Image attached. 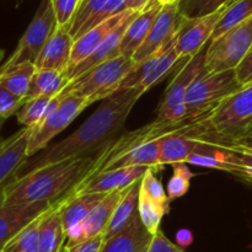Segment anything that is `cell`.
<instances>
[{
    "mask_svg": "<svg viewBox=\"0 0 252 252\" xmlns=\"http://www.w3.org/2000/svg\"><path fill=\"white\" fill-rule=\"evenodd\" d=\"M143 94L139 89H129L108 96L102 105L69 137L48 145L33 157L27 158L17 175L21 171L27 172L51 162L69 158L89 157L91 153H97L115 140L116 134L127 122L130 111Z\"/></svg>",
    "mask_w": 252,
    "mask_h": 252,
    "instance_id": "cell-1",
    "label": "cell"
},
{
    "mask_svg": "<svg viewBox=\"0 0 252 252\" xmlns=\"http://www.w3.org/2000/svg\"><path fill=\"white\" fill-rule=\"evenodd\" d=\"M95 162L96 157L69 158L30 170L5 186L2 203L14 206L66 198L90 176Z\"/></svg>",
    "mask_w": 252,
    "mask_h": 252,
    "instance_id": "cell-2",
    "label": "cell"
},
{
    "mask_svg": "<svg viewBox=\"0 0 252 252\" xmlns=\"http://www.w3.org/2000/svg\"><path fill=\"white\" fill-rule=\"evenodd\" d=\"M134 66L132 59L118 56L70 80L59 94L88 98L91 103L105 100L116 93L118 84Z\"/></svg>",
    "mask_w": 252,
    "mask_h": 252,
    "instance_id": "cell-3",
    "label": "cell"
},
{
    "mask_svg": "<svg viewBox=\"0 0 252 252\" xmlns=\"http://www.w3.org/2000/svg\"><path fill=\"white\" fill-rule=\"evenodd\" d=\"M241 88L243 86L239 84L234 70L221 73H208L204 70L192 81L186 93V118L196 120L209 115L224 98Z\"/></svg>",
    "mask_w": 252,
    "mask_h": 252,
    "instance_id": "cell-4",
    "label": "cell"
},
{
    "mask_svg": "<svg viewBox=\"0 0 252 252\" xmlns=\"http://www.w3.org/2000/svg\"><path fill=\"white\" fill-rule=\"evenodd\" d=\"M252 121V84L224 98L208 116L212 132L228 143L244 137Z\"/></svg>",
    "mask_w": 252,
    "mask_h": 252,
    "instance_id": "cell-5",
    "label": "cell"
},
{
    "mask_svg": "<svg viewBox=\"0 0 252 252\" xmlns=\"http://www.w3.org/2000/svg\"><path fill=\"white\" fill-rule=\"evenodd\" d=\"M207 46L199 53L187 58L175 74L158 106L155 123H176L187 120L185 97L192 81L206 70Z\"/></svg>",
    "mask_w": 252,
    "mask_h": 252,
    "instance_id": "cell-6",
    "label": "cell"
},
{
    "mask_svg": "<svg viewBox=\"0 0 252 252\" xmlns=\"http://www.w3.org/2000/svg\"><path fill=\"white\" fill-rule=\"evenodd\" d=\"M252 47V17L209 41L206 48L208 73L235 70Z\"/></svg>",
    "mask_w": 252,
    "mask_h": 252,
    "instance_id": "cell-7",
    "label": "cell"
},
{
    "mask_svg": "<svg viewBox=\"0 0 252 252\" xmlns=\"http://www.w3.org/2000/svg\"><path fill=\"white\" fill-rule=\"evenodd\" d=\"M61 95V94H59ZM63 100L56 108L47 113L34 127L31 128L27 140L26 155L31 158L49 145L54 137L63 132L70 123L93 103L88 98L62 95Z\"/></svg>",
    "mask_w": 252,
    "mask_h": 252,
    "instance_id": "cell-8",
    "label": "cell"
},
{
    "mask_svg": "<svg viewBox=\"0 0 252 252\" xmlns=\"http://www.w3.org/2000/svg\"><path fill=\"white\" fill-rule=\"evenodd\" d=\"M56 27L57 21L51 0H42L31 24L17 43L16 49L7 58V61L0 65V70L24 62H31L34 64Z\"/></svg>",
    "mask_w": 252,
    "mask_h": 252,
    "instance_id": "cell-9",
    "label": "cell"
},
{
    "mask_svg": "<svg viewBox=\"0 0 252 252\" xmlns=\"http://www.w3.org/2000/svg\"><path fill=\"white\" fill-rule=\"evenodd\" d=\"M182 20L184 17L179 11V2L161 6L154 24L150 27L149 33L132 57L134 64L142 63L166 48L175 39Z\"/></svg>",
    "mask_w": 252,
    "mask_h": 252,
    "instance_id": "cell-10",
    "label": "cell"
},
{
    "mask_svg": "<svg viewBox=\"0 0 252 252\" xmlns=\"http://www.w3.org/2000/svg\"><path fill=\"white\" fill-rule=\"evenodd\" d=\"M226 7L208 16L199 17V19H185L184 17L179 31L175 36L174 44V49L179 59L189 58L199 53L209 43L214 27Z\"/></svg>",
    "mask_w": 252,
    "mask_h": 252,
    "instance_id": "cell-11",
    "label": "cell"
},
{
    "mask_svg": "<svg viewBox=\"0 0 252 252\" xmlns=\"http://www.w3.org/2000/svg\"><path fill=\"white\" fill-rule=\"evenodd\" d=\"M125 10L126 0H81L71 19L69 33L75 41L89 30Z\"/></svg>",
    "mask_w": 252,
    "mask_h": 252,
    "instance_id": "cell-12",
    "label": "cell"
},
{
    "mask_svg": "<svg viewBox=\"0 0 252 252\" xmlns=\"http://www.w3.org/2000/svg\"><path fill=\"white\" fill-rule=\"evenodd\" d=\"M125 191L126 189H121V191H113L106 194L94 207L93 211L89 213V216L84 219V221L80 225L65 233L66 244H64L63 249L70 248V246L81 243V241L86 240V239L103 234L111 217H112L113 211L117 207L120 199L122 198Z\"/></svg>",
    "mask_w": 252,
    "mask_h": 252,
    "instance_id": "cell-13",
    "label": "cell"
},
{
    "mask_svg": "<svg viewBox=\"0 0 252 252\" xmlns=\"http://www.w3.org/2000/svg\"><path fill=\"white\" fill-rule=\"evenodd\" d=\"M2 198H0V250L20 230L62 201L59 199L57 202H34L7 206L2 203Z\"/></svg>",
    "mask_w": 252,
    "mask_h": 252,
    "instance_id": "cell-14",
    "label": "cell"
},
{
    "mask_svg": "<svg viewBox=\"0 0 252 252\" xmlns=\"http://www.w3.org/2000/svg\"><path fill=\"white\" fill-rule=\"evenodd\" d=\"M149 167L134 166L110 170L96 174L81 182L73 192V196L86 193H110L126 189L140 180Z\"/></svg>",
    "mask_w": 252,
    "mask_h": 252,
    "instance_id": "cell-15",
    "label": "cell"
},
{
    "mask_svg": "<svg viewBox=\"0 0 252 252\" xmlns=\"http://www.w3.org/2000/svg\"><path fill=\"white\" fill-rule=\"evenodd\" d=\"M138 14H139V11H137V10H127V12H126V15L123 16V19L121 20L117 24V26L106 36V38L101 42L100 46H98L88 58L84 59L81 63H79L78 65L74 66V68L71 69V70H69L68 73H65V75L68 76L69 80H73V79L78 78L79 75L84 74L85 71L95 68L98 64L105 63V62L120 56L121 39H122L123 34H125L126 32V29H127V26L129 25V22L132 21Z\"/></svg>",
    "mask_w": 252,
    "mask_h": 252,
    "instance_id": "cell-16",
    "label": "cell"
},
{
    "mask_svg": "<svg viewBox=\"0 0 252 252\" xmlns=\"http://www.w3.org/2000/svg\"><path fill=\"white\" fill-rule=\"evenodd\" d=\"M69 25L57 26L34 62L37 70H56L65 73L70 61L74 39L69 33Z\"/></svg>",
    "mask_w": 252,
    "mask_h": 252,
    "instance_id": "cell-17",
    "label": "cell"
},
{
    "mask_svg": "<svg viewBox=\"0 0 252 252\" xmlns=\"http://www.w3.org/2000/svg\"><path fill=\"white\" fill-rule=\"evenodd\" d=\"M30 127H24L9 137L5 147L0 150V198L4 197V189L17 176L20 167L27 159L26 148Z\"/></svg>",
    "mask_w": 252,
    "mask_h": 252,
    "instance_id": "cell-18",
    "label": "cell"
},
{
    "mask_svg": "<svg viewBox=\"0 0 252 252\" xmlns=\"http://www.w3.org/2000/svg\"><path fill=\"white\" fill-rule=\"evenodd\" d=\"M160 9L161 6L155 0H150L147 6L129 22L121 39L120 56L132 59L149 33L150 27L154 24Z\"/></svg>",
    "mask_w": 252,
    "mask_h": 252,
    "instance_id": "cell-19",
    "label": "cell"
},
{
    "mask_svg": "<svg viewBox=\"0 0 252 252\" xmlns=\"http://www.w3.org/2000/svg\"><path fill=\"white\" fill-rule=\"evenodd\" d=\"M153 236L137 216L125 229L103 241L100 252H148Z\"/></svg>",
    "mask_w": 252,
    "mask_h": 252,
    "instance_id": "cell-20",
    "label": "cell"
},
{
    "mask_svg": "<svg viewBox=\"0 0 252 252\" xmlns=\"http://www.w3.org/2000/svg\"><path fill=\"white\" fill-rule=\"evenodd\" d=\"M127 10L120 12L116 16L111 17V19L106 20L102 24L97 25L94 29L89 30L88 32L83 34V36L79 37L78 39H75L73 43V48H71V54H70V61H69L68 69L65 70V73H68L69 70L74 68L75 65H78L79 63L84 61V59L88 58L98 46H100L101 42L106 38L108 33L117 26L118 22L123 19V16L126 15Z\"/></svg>",
    "mask_w": 252,
    "mask_h": 252,
    "instance_id": "cell-21",
    "label": "cell"
},
{
    "mask_svg": "<svg viewBox=\"0 0 252 252\" xmlns=\"http://www.w3.org/2000/svg\"><path fill=\"white\" fill-rule=\"evenodd\" d=\"M65 199V198H64ZM54 204L51 209L44 212L38 220V251L61 252L65 244V233L62 223L59 206L62 202Z\"/></svg>",
    "mask_w": 252,
    "mask_h": 252,
    "instance_id": "cell-22",
    "label": "cell"
},
{
    "mask_svg": "<svg viewBox=\"0 0 252 252\" xmlns=\"http://www.w3.org/2000/svg\"><path fill=\"white\" fill-rule=\"evenodd\" d=\"M144 166L150 169H161L159 160V139L144 143L133 149L128 150L125 154L120 155L116 159L106 162L97 174L103 171H110L116 169H125V167Z\"/></svg>",
    "mask_w": 252,
    "mask_h": 252,
    "instance_id": "cell-23",
    "label": "cell"
},
{
    "mask_svg": "<svg viewBox=\"0 0 252 252\" xmlns=\"http://www.w3.org/2000/svg\"><path fill=\"white\" fill-rule=\"evenodd\" d=\"M107 193H86L69 196L59 206L62 223L64 233H68L71 229L76 228L89 216L94 207L103 198Z\"/></svg>",
    "mask_w": 252,
    "mask_h": 252,
    "instance_id": "cell-24",
    "label": "cell"
},
{
    "mask_svg": "<svg viewBox=\"0 0 252 252\" xmlns=\"http://www.w3.org/2000/svg\"><path fill=\"white\" fill-rule=\"evenodd\" d=\"M139 184L140 180L127 187L122 198L118 202L117 207L113 211L112 217L108 221L106 230L103 231V239L107 240L111 236L116 235L118 231L125 229L135 217L138 216V199H139Z\"/></svg>",
    "mask_w": 252,
    "mask_h": 252,
    "instance_id": "cell-25",
    "label": "cell"
},
{
    "mask_svg": "<svg viewBox=\"0 0 252 252\" xmlns=\"http://www.w3.org/2000/svg\"><path fill=\"white\" fill-rule=\"evenodd\" d=\"M34 71L36 66L31 62H24L10 66L0 70V85L24 102Z\"/></svg>",
    "mask_w": 252,
    "mask_h": 252,
    "instance_id": "cell-26",
    "label": "cell"
},
{
    "mask_svg": "<svg viewBox=\"0 0 252 252\" xmlns=\"http://www.w3.org/2000/svg\"><path fill=\"white\" fill-rule=\"evenodd\" d=\"M65 73L56 70H37L32 76L29 93L24 102L41 96H57L69 83ZM22 102V103H24Z\"/></svg>",
    "mask_w": 252,
    "mask_h": 252,
    "instance_id": "cell-27",
    "label": "cell"
},
{
    "mask_svg": "<svg viewBox=\"0 0 252 252\" xmlns=\"http://www.w3.org/2000/svg\"><path fill=\"white\" fill-rule=\"evenodd\" d=\"M250 17H252V0H234L224 10L220 19L217 22L213 33H212L211 41L218 38L226 31L238 26Z\"/></svg>",
    "mask_w": 252,
    "mask_h": 252,
    "instance_id": "cell-28",
    "label": "cell"
},
{
    "mask_svg": "<svg viewBox=\"0 0 252 252\" xmlns=\"http://www.w3.org/2000/svg\"><path fill=\"white\" fill-rule=\"evenodd\" d=\"M174 44L175 39L166 47V49H165L164 52H161V53L157 57L152 69H150L149 74L145 76L144 80L142 81V84H140L137 89L142 90L143 93L148 91L152 86L160 83V81L174 69V66L176 65L177 62L181 61V59H179V57H177L176 52H175Z\"/></svg>",
    "mask_w": 252,
    "mask_h": 252,
    "instance_id": "cell-29",
    "label": "cell"
},
{
    "mask_svg": "<svg viewBox=\"0 0 252 252\" xmlns=\"http://www.w3.org/2000/svg\"><path fill=\"white\" fill-rule=\"evenodd\" d=\"M39 217L10 239L0 252H39L38 251Z\"/></svg>",
    "mask_w": 252,
    "mask_h": 252,
    "instance_id": "cell-30",
    "label": "cell"
},
{
    "mask_svg": "<svg viewBox=\"0 0 252 252\" xmlns=\"http://www.w3.org/2000/svg\"><path fill=\"white\" fill-rule=\"evenodd\" d=\"M233 0H180L179 11L185 19H199L229 6Z\"/></svg>",
    "mask_w": 252,
    "mask_h": 252,
    "instance_id": "cell-31",
    "label": "cell"
},
{
    "mask_svg": "<svg viewBox=\"0 0 252 252\" xmlns=\"http://www.w3.org/2000/svg\"><path fill=\"white\" fill-rule=\"evenodd\" d=\"M193 176L194 174L189 170V164L186 162L181 161L172 164V176L167 182L166 187V194L170 202L181 198L189 192Z\"/></svg>",
    "mask_w": 252,
    "mask_h": 252,
    "instance_id": "cell-32",
    "label": "cell"
},
{
    "mask_svg": "<svg viewBox=\"0 0 252 252\" xmlns=\"http://www.w3.org/2000/svg\"><path fill=\"white\" fill-rule=\"evenodd\" d=\"M169 213V209L145 197L139 196L138 199V216L140 221L152 235H155L160 230V224L165 214Z\"/></svg>",
    "mask_w": 252,
    "mask_h": 252,
    "instance_id": "cell-33",
    "label": "cell"
},
{
    "mask_svg": "<svg viewBox=\"0 0 252 252\" xmlns=\"http://www.w3.org/2000/svg\"><path fill=\"white\" fill-rule=\"evenodd\" d=\"M155 171L157 170L149 167L143 175L139 184V196L145 197V198L169 209L170 201L167 198L166 191H165L160 180L155 176Z\"/></svg>",
    "mask_w": 252,
    "mask_h": 252,
    "instance_id": "cell-34",
    "label": "cell"
},
{
    "mask_svg": "<svg viewBox=\"0 0 252 252\" xmlns=\"http://www.w3.org/2000/svg\"><path fill=\"white\" fill-rule=\"evenodd\" d=\"M53 97L54 96H41L24 102L16 112L17 121L25 127H34L43 118L47 106Z\"/></svg>",
    "mask_w": 252,
    "mask_h": 252,
    "instance_id": "cell-35",
    "label": "cell"
},
{
    "mask_svg": "<svg viewBox=\"0 0 252 252\" xmlns=\"http://www.w3.org/2000/svg\"><path fill=\"white\" fill-rule=\"evenodd\" d=\"M81 0H51L57 26H70L75 10Z\"/></svg>",
    "mask_w": 252,
    "mask_h": 252,
    "instance_id": "cell-36",
    "label": "cell"
},
{
    "mask_svg": "<svg viewBox=\"0 0 252 252\" xmlns=\"http://www.w3.org/2000/svg\"><path fill=\"white\" fill-rule=\"evenodd\" d=\"M21 106L22 101L19 97L0 85V122H4L12 115H16Z\"/></svg>",
    "mask_w": 252,
    "mask_h": 252,
    "instance_id": "cell-37",
    "label": "cell"
},
{
    "mask_svg": "<svg viewBox=\"0 0 252 252\" xmlns=\"http://www.w3.org/2000/svg\"><path fill=\"white\" fill-rule=\"evenodd\" d=\"M239 172L236 177L252 185V149L238 143Z\"/></svg>",
    "mask_w": 252,
    "mask_h": 252,
    "instance_id": "cell-38",
    "label": "cell"
},
{
    "mask_svg": "<svg viewBox=\"0 0 252 252\" xmlns=\"http://www.w3.org/2000/svg\"><path fill=\"white\" fill-rule=\"evenodd\" d=\"M148 252H185L182 248L170 241L161 230L158 231L150 243Z\"/></svg>",
    "mask_w": 252,
    "mask_h": 252,
    "instance_id": "cell-39",
    "label": "cell"
},
{
    "mask_svg": "<svg viewBox=\"0 0 252 252\" xmlns=\"http://www.w3.org/2000/svg\"><path fill=\"white\" fill-rule=\"evenodd\" d=\"M235 75L241 86L252 84V47L249 49L246 56L235 68Z\"/></svg>",
    "mask_w": 252,
    "mask_h": 252,
    "instance_id": "cell-40",
    "label": "cell"
},
{
    "mask_svg": "<svg viewBox=\"0 0 252 252\" xmlns=\"http://www.w3.org/2000/svg\"><path fill=\"white\" fill-rule=\"evenodd\" d=\"M103 234L96 235L94 238L86 239L81 243L75 244L70 248H64L61 252H100L103 245Z\"/></svg>",
    "mask_w": 252,
    "mask_h": 252,
    "instance_id": "cell-41",
    "label": "cell"
},
{
    "mask_svg": "<svg viewBox=\"0 0 252 252\" xmlns=\"http://www.w3.org/2000/svg\"><path fill=\"white\" fill-rule=\"evenodd\" d=\"M176 241L177 245H180V248H187L193 241V235H192V233L189 229H181V230L177 231Z\"/></svg>",
    "mask_w": 252,
    "mask_h": 252,
    "instance_id": "cell-42",
    "label": "cell"
},
{
    "mask_svg": "<svg viewBox=\"0 0 252 252\" xmlns=\"http://www.w3.org/2000/svg\"><path fill=\"white\" fill-rule=\"evenodd\" d=\"M150 0H126V9L142 11Z\"/></svg>",
    "mask_w": 252,
    "mask_h": 252,
    "instance_id": "cell-43",
    "label": "cell"
},
{
    "mask_svg": "<svg viewBox=\"0 0 252 252\" xmlns=\"http://www.w3.org/2000/svg\"><path fill=\"white\" fill-rule=\"evenodd\" d=\"M236 143H239V144H241V145H245V147L251 148L252 149V134L245 135V137H241L240 139L236 140Z\"/></svg>",
    "mask_w": 252,
    "mask_h": 252,
    "instance_id": "cell-44",
    "label": "cell"
},
{
    "mask_svg": "<svg viewBox=\"0 0 252 252\" xmlns=\"http://www.w3.org/2000/svg\"><path fill=\"white\" fill-rule=\"evenodd\" d=\"M160 6H165V5H170V4H175V2H179L180 0H155Z\"/></svg>",
    "mask_w": 252,
    "mask_h": 252,
    "instance_id": "cell-45",
    "label": "cell"
},
{
    "mask_svg": "<svg viewBox=\"0 0 252 252\" xmlns=\"http://www.w3.org/2000/svg\"><path fill=\"white\" fill-rule=\"evenodd\" d=\"M249 134H252V121L250 125H249L248 129H246V133H245V135H249ZM245 135H244V137H245Z\"/></svg>",
    "mask_w": 252,
    "mask_h": 252,
    "instance_id": "cell-46",
    "label": "cell"
},
{
    "mask_svg": "<svg viewBox=\"0 0 252 252\" xmlns=\"http://www.w3.org/2000/svg\"><path fill=\"white\" fill-rule=\"evenodd\" d=\"M7 139H9V138H6V139H1V140H0V150H1L2 148L5 147V144H6V143H7Z\"/></svg>",
    "mask_w": 252,
    "mask_h": 252,
    "instance_id": "cell-47",
    "label": "cell"
},
{
    "mask_svg": "<svg viewBox=\"0 0 252 252\" xmlns=\"http://www.w3.org/2000/svg\"><path fill=\"white\" fill-rule=\"evenodd\" d=\"M4 51H0V63H1V61H2V58H4Z\"/></svg>",
    "mask_w": 252,
    "mask_h": 252,
    "instance_id": "cell-48",
    "label": "cell"
},
{
    "mask_svg": "<svg viewBox=\"0 0 252 252\" xmlns=\"http://www.w3.org/2000/svg\"><path fill=\"white\" fill-rule=\"evenodd\" d=\"M2 123H4V122H0V130H1V127H2ZM0 140H1V139H0Z\"/></svg>",
    "mask_w": 252,
    "mask_h": 252,
    "instance_id": "cell-49",
    "label": "cell"
}]
</instances>
